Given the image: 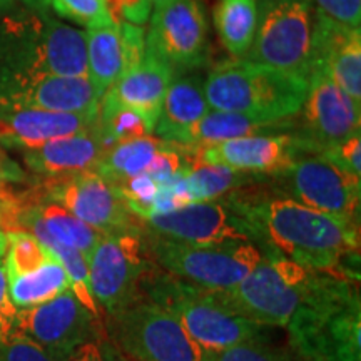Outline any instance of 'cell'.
<instances>
[{
    "instance_id": "13",
    "label": "cell",
    "mask_w": 361,
    "mask_h": 361,
    "mask_svg": "<svg viewBox=\"0 0 361 361\" xmlns=\"http://www.w3.org/2000/svg\"><path fill=\"white\" fill-rule=\"evenodd\" d=\"M34 189L104 234L141 231V219L130 213L117 189L97 173L42 179Z\"/></svg>"
},
{
    "instance_id": "8",
    "label": "cell",
    "mask_w": 361,
    "mask_h": 361,
    "mask_svg": "<svg viewBox=\"0 0 361 361\" xmlns=\"http://www.w3.org/2000/svg\"><path fill=\"white\" fill-rule=\"evenodd\" d=\"M149 259L183 283L201 290H228L243 281L264 252L252 243L197 247L154 236L146 241Z\"/></svg>"
},
{
    "instance_id": "28",
    "label": "cell",
    "mask_w": 361,
    "mask_h": 361,
    "mask_svg": "<svg viewBox=\"0 0 361 361\" xmlns=\"http://www.w3.org/2000/svg\"><path fill=\"white\" fill-rule=\"evenodd\" d=\"M213 20L223 47L234 59H243L255 39L258 0H218Z\"/></svg>"
},
{
    "instance_id": "27",
    "label": "cell",
    "mask_w": 361,
    "mask_h": 361,
    "mask_svg": "<svg viewBox=\"0 0 361 361\" xmlns=\"http://www.w3.org/2000/svg\"><path fill=\"white\" fill-rule=\"evenodd\" d=\"M67 290H71L69 278L64 266L54 256V252L52 258L37 268L7 278L8 298L17 310L34 308L47 303Z\"/></svg>"
},
{
    "instance_id": "5",
    "label": "cell",
    "mask_w": 361,
    "mask_h": 361,
    "mask_svg": "<svg viewBox=\"0 0 361 361\" xmlns=\"http://www.w3.org/2000/svg\"><path fill=\"white\" fill-rule=\"evenodd\" d=\"M316 269L266 251L263 259L236 286L201 290L207 301L259 326H288L313 286Z\"/></svg>"
},
{
    "instance_id": "39",
    "label": "cell",
    "mask_w": 361,
    "mask_h": 361,
    "mask_svg": "<svg viewBox=\"0 0 361 361\" xmlns=\"http://www.w3.org/2000/svg\"><path fill=\"white\" fill-rule=\"evenodd\" d=\"M111 16L114 20L142 25L152 12L151 0H109Z\"/></svg>"
},
{
    "instance_id": "9",
    "label": "cell",
    "mask_w": 361,
    "mask_h": 361,
    "mask_svg": "<svg viewBox=\"0 0 361 361\" xmlns=\"http://www.w3.org/2000/svg\"><path fill=\"white\" fill-rule=\"evenodd\" d=\"M94 300L107 314L141 300V284L149 268L146 239L141 231L104 234L85 256Z\"/></svg>"
},
{
    "instance_id": "35",
    "label": "cell",
    "mask_w": 361,
    "mask_h": 361,
    "mask_svg": "<svg viewBox=\"0 0 361 361\" xmlns=\"http://www.w3.org/2000/svg\"><path fill=\"white\" fill-rule=\"evenodd\" d=\"M0 361H59L42 346L17 331L0 335Z\"/></svg>"
},
{
    "instance_id": "7",
    "label": "cell",
    "mask_w": 361,
    "mask_h": 361,
    "mask_svg": "<svg viewBox=\"0 0 361 361\" xmlns=\"http://www.w3.org/2000/svg\"><path fill=\"white\" fill-rule=\"evenodd\" d=\"M109 340L134 361H207L202 350L178 318L152 301L137 300L107 314Z\"/></svg>"
},
{
    "instance_id": "23",
    "label": "cell",
    "mask_w": 361,
    "mask_h": 361,
    "mask_svg": "<svg viewBox=\"0 0 361 361\" xmlns=\"http://www.w3.org/2000/svg\"><path fill=\"white\" fill-rule=\"evenodd\" d=\"M99 104L101 97L87 78L49 75L12 96L2 111L37 109L84 114V112H97Z\"/></svg>"
},
{
    "instance_id": "16",
    "label": "cell",
    "mask_w": 361,
    "mask_h": 361,
    "mask_svg": "<svg viewBox=\"0 0 361 361\" xmlns=\"http://www.w3.org/2000/svg\"><path fill=\"white\" fill-rule=\"evenodd\" d=\"M300 112V130L295 135L305 154H319L360 133L361 104L355 102L323 71L311 74Z\"/></svg>"
},
{
    "instance_id": "3",
    "label": "cell",
    "mask_w": 361,
    "mask_h": 361,
    "mask_svg": "<svg viewBox=\"0 0 361 361\" xmlns=\"http://www.w3.org/2000/svg\"><path fill=\"white\" fill-rule=\"evenodd\" d=\"M286 328L301 361H361L360 295L345 274L318 271Z\"/></svg>"
},
{
    "instance_id": "33",
    "label": "cell",
    "mask_w": 361,
    "mask_h": 361,
    "mask_svg": "<svg viewBox=\"0 0 361 361\" xmlns=\"http://www.w3.org/2000/svg\"><path fill=\"white\" fill-rule=\"evenodd\" d=\"M207 361H301L295 350L278 348L266 343L264 338L241 343L231 348L209 353Z\"/></svg>"
},
{
    "instance_id": "29",
    "label": "cell",
    "mask_w": 361,
    "mask_h": 361,
    "mask_svg": "<svg viewBox=\"0 0 361 361\" xmlns=\"http://www.w3.org/2000/svg\"><path fill=\"white\" fill-rule=\"evenodd\" d=\"M166 144L168 142L154 135H142V137L116 144L104 154L96 173L111 184L146 173L157 152Z\"/></svg>"
},
{
    "instance_id": "15",
    "label": "cell",
    "mask_w": 361,
    "mask_h": 361,
    "mask_svg": "<svg viewBox=\"0 0 361 361\" xmlns=\"http://www.w3.org/2000/svg\"><path fill=\"white\" fill-rule=\"evenodd\" d=\"M207 47V19L202 0H169L154 7L146 34V51L178 72L204 64Z\"/></svg>"
},
{
    "instance_id": "26",
    "label": "cell",
    "mask_w": 361,
    "mask_h": 361,
    "mask_svg": "<svg viewBox=\"0 0 361 361\" xmlns=\"http://www.w3.org/2000/svg\"><path fill=\"white\" fill-rule=\"evenodd\" d=\"M87 79L102 99L112 84L123 75L124 51L119 22L92 25L85 30Z\"/></svg>"
},
{
    "instance_id": "34",
    "label": "cell",
    "mask_w": 361,
    "mask_h": 361,
    "mask_svg": "<svg viewBox=\"0 0 361 361\" xmlns=\"http://www.w3.org/2000/svg\"><path fill=\"white\" fill-rule=\"evenodd\" d=\"M51 6L62 19L92 27L114 22L109 0H51Z\"/></svg>"
},
{
    "instance_id": "20",
    "label": "cell",
    "mask_w": 361,
    "mask_h": 361,
    "mask_svg": "<svg viewBox=\"0 0 361 361\" xmlns=\"http://www.w3.org/2000/svg\"><path fill=\"white\" fill-rule=\"evenodd\" d=\"M109 149L97 123L82 133L52 139L34 151L24 152V162L30 173L40 179L96 173L99 162Z\"/></svg>"
},
{
    "instance_id": "40",
    "label": "cell",
    "mask_w": 361,
    "mask_h": 361,
    "mask_svg": "<svg viewBox=\"0 0 361 361\" xmlns=\"http://www.w3.org/2000/svg\"><path fill=\"white\" fill-rule=\"evenodd\" d=\"M19 197L20 192H16L11 186H0V228L7 233L16 231Z\"/></svg>"
},
{
    "instance_id": "4",
    "label": "cell",
    "mask_w": 361,
    "mask_h": 361,
    "mask_svg": "<svg viewBox=\"0 0 361 361\" xmlns=\"http://www.w3.org/2000/svg\"><path fill=\"white\" fill-rule=\"evenodd\" d=\"M202 87L213 111L293 119L303 107L310 80L245 59H231L216 66Z\"/></svg>"
},
{
    "instance_id": "30",
    "label": "cell",
    "mask_w": 361,
    "mask_h": 361,
    "mask_svg": "<svg viewBox=\"0 0 361 361\" xmlns=\"http://www.w3.org/2000/svg\"><path fill=\"white\" fill-rule=\"evenodd\" d=\"M256 179H259V174L209 164L191 166L184 176L191 202L221 200L239 188L250 186Z\"/></svg>"
},
{
    "instance_id": "17",
    "label": "cell",
    "mask_w": 361,
    "mask_h": 361,
    "mask_svg": "<svg viewBox=\"0 0 361 361\" xmlns=\"http://www.w3.org/2000/svg\"><path fill=\"white\" fill-rule=\"evenodd\" d=\"M189 166L209 164L269 176L305 154L293 134H261L223 141L211 146H180Z\"/></svg>"
},
{
    "instance_id": "43",
    "label": "cell",
    "mask_w": 361,
    "mask_h": 361,
    "mask_svg": "<svg viewBox=\"0 0 361 361\" xmlns=\"http://www.w3.org/2000/svg\"><path fill=\"white\" fill-rule=\"evenodd\" d=\"M27 8H32V11H45L51 6V0H20Z\"/></svg>"
},
{
    "instance_id": "1",
    "label": "cell",
    "mask_w": 361,
    "mask_h": 361,
    "mask_svg": "<svg viewBox=\"0 0 361 361\" xmlns=\"http://www.w3.org/2000/svg\"><path fill=\"white\" fill-rule=\"evenodd\" d=\"M247 216L256 243L293 263L323 273L345 274L358 258L360 223L313 209L276 191L245 186L226 194Z\"/></svg>"
},
{
    "instance_id": "10",
    "label": "cell",
    "mask_w": 361,
    "mask_h": 361,
    "mask_svg": "<svg viewBox=\"0 0 361 361\" xmlns=\"http://www.w3.org/2000/svg\"><path fill=\"white\" fill-rule=\"evenodd\" d=\"M271 189L301 204L360 223L361 183L319 154L298 157L269 174Z\"/></svg>"
},
{
    "instance_id": "6",
    "label": "cell",
    "mask_w": 361,
    "mask_h": 361,
    "mask_svg": "<svg viewBox=\"0 0 361 361\" xmlns=\"http://www.w3.org/2000/svg\"><path fill=\"white\" fill-rule=\"evenodd\" d=\"M318 8L313 0H258V24L245 61L311 78Z\"/></svg>"
},
{
    "instance_id": "22",
    "label": "cell",
    "mask_w": 361,
    "mask_h": 361,
    "mask_svg": "<svg viewBox=\"0 0 361 361\" xmlns=\"http://www.w3.org/2000/svg\"><path fill=\"white\" fill-rule=\"evenodd\" d=\"M174 78L176 72L166 62L146 51L142 61L134 69L121 75L102 97H109L139 112L154 133L162 101Z\"/></svg>"
},
{
    "instance_id": "46",
    "label": "cell",
    "mask_w": 361,
    "mask_h": 361,
    "mask_svg": "<svg viewBox=\"0 0 361 361\" xmlns=\"http://www.w3.org/2000/svg\"><path fill=\"white\" fill-rule=\"evenodd\" d=\"M151 2H152V6L157 7V6H161V4H164V2H169V0H151Z\"/></svg>"
},
{
    "instance_id": "14",
    "label": "cell",
    "mask_w": 361,
    "mask_h": 361,
    "mask_svg": "<svg viewBox=\"0 0 361 361\" xmlns=\"http://www.w3.org/2000/svg\"><path fill=\"white\" fill-rule=\"evenodd\" d=\"M13 331L37 343L59 361H66L84 343L101 340V316L89 311L67 290L34 308L17 310Z\"/></svg>"
},
{
    "instance_id": "25",
    "label": "cell",
    "mask_w": 361,
    "mask_h": 361,
    "mask_svg": "<svg viewBox=\"0 0 361 361\" xmlns=\"http://www.w3.org/2000/svg\"><path fill=\"white\" fill-rule=\"evenodd\" d=\"M293 119H261V117L211 109L189 133L180 146H211L236 137L261 134H291L296 126Z\"/></svg>"
},
{
    "instance_id": "12",
    "label": "cell",
    "mask_w": 361,
    "mask_h": 361,
    "mask_svg": "<svg viewBox=\"0 0 361 361\" xmlns=\"http://www.w3.org/2000/svg\"><path fill=\"white\" fill-rule=\"evenodd\" d=\"M154 236L197 247L231 246L239 243L256 245L251 221L239 207L224 197L223 201L191 202L164 214L141 219Z\"/></svg>"
},
{
    "instance_id": "2",
    "label": "cell",
    "mask_w": 361,
    "mask_h": 361,
    "mask_svg": "<svg viewBox=\"0 0 361 361\" xmlns=\"http://www.w3.org/2000/svg\"><path fill=\"white\" fill-rule=\"evenodd\" d=\"M49 75L87 78L84 30L32 8L0 17V111Z\"/></svg>"
},
{
    "instance_id": "37",
    "label": "cell",
    "mask_w": 361,
    "mask_h": 361,
    "mask_svg": "<svg viewBox=\"0 0 361 361\" xmlns=\"http://www.w3.org/2000/svg\"><path fill=\"white\" fill-rule=\"evenodd\" d=\"M316 8L331 20L351 29H360L361 0H314Z\"/></svg>"
},
{
    "instance_id": "44",
    "label": "cell",
    "mask_w": 361,
    "mask_h": 361,
    "mask_svg": "<svg viewBox=\"0 0 361 361\" xmlns=\"http://www.w3.org/2000/svg\"><path fill=\"white\" fill-rule=\"evenodd\" d=\"M7 247H8V234L7 231H4V229L0 228V261H4V258H6Z\"/></svg>"
},
{
    "instance_id": "24",
    "label": "cell",
    "mask_w": 361,
    "mask_h": 361,
    "mask_svg": "<svg viewBox=\"0 0 361 361\" xmlns=\"http://www.w3.org/2000/svg\"><path fill=\"white\" fill-rule=\"evenodd\" d=\"M211 111L204 87L197 78L176 79L171 82L154 133L162 141L180 146L184 135Z\"/></svg>"
},
{
    "instance_id": "32",
    "label": "cell",
    "mask_w": 361,
    "mask_h": 361,
    "mask_svg": "<svg viewBox=\"0 0 361 361\" xmlns=\"http://www.w3.org/2000/svg\"><path fill=\"white\" fill-rule=\"evenodd\" d=\"M45 247H49L54 252V256L61 261L64 266L67 278H69V286L71 291L74 293L75 298L82 303L89 311H92L94 314L101 316L102 311L99 310V306L94 300L92 291H90V283H89V269H87V259L85 255L74 250V247L59 245L56 241H45L42 243Z\"/></svg>"
},
{
    "instance_id": "18",
    "label": "cell",
    "mask_w": 361,
    "mask_h": 361,
    "mask_svg": "<svg viewBox=\"0 0 361 361\" xmlns=\"http://www.w3.org/2000/svg\"><path fill=\"white\" fill-rule=\"evenodd\" d=\"M16 231L30 233L40 243L56 241L59 245L74 247L85 256L104 236V233L75 218L64 206L40 196L34 188L20 192Z\"/></svg>"
},
{
    "instance_id": "38",
    "label": "cell",
    "mask_w": 361,
    "mask_h": 361,
    "mask_svg": "<svg viewBox=\"0 0 361 361\" xmlns=\"http://www.w3.org/2000/svg\"><path fill=\"white\" fill-rule=\"evenodd\" d=\"M66 361H128L107 338L84 343L67 356Z\"/></svg>"
},
{
    "instance_id": "11",
    "label": "cell",
    "mask_w": 361,
    "mask_h": 361,
    "mask_svg": "<svg viewBox=\"0 0 361 361\" xmlns=\"http://www.w3.org/2000/svg\"><path fill=\"white\" fill-rule=\"evenodd\" d=\"M152 295V303L173 313L188 335L207 353H218L241 343L264 338V326L213 305L191 284L178 283L169 288L162 279Z\"/></svg>"
},
{
    "instance_id": "41",
    "label": "cell",
    "mask_w": 361,
    "mask_h": 361,
    "mask_svg": "<svg viewBox=\"0 0 361 361\" xmlns=\"http://www.w3.org/2000/svg\"><path fill=\"white\" fill-rule=\"evenodd\" d=\"M17 308L12 305L7 291V278L4 269V261H0V335L13 329V319H16Z\"/></svg>"
},
{
    "instance_id": "45",
    "label": "cell",
    "mask_w": 361,
    "mask_h": 361,
    "mask_svg": "<svg viewBox=\"0 0 361 361\" xmlns=\"http://www.w3.org/2000/svg\"><path fill=\"white\" fill-rule=\"evenodd\" d=\"M12 4V0H0V12H7V8H11Z\"/></svg>"
},
{
    "instance_id": "31",
    "label": "cell",
    "mask_w": 361,
    "mask_h": 361,
    "mask_svg": "<svg viewBox=\"0 0 361 361\" xmlns=\"http://www.w3.org/2000/svg\"><path fill=\"white\" fill-rule=\"evenodd\" d=\"M99 129L111 147L152 133V128L139 112L109 97H102L99 104Z\"/></svg>"
},
{
    "instance_id": "19",
    "label": "cell",
    "mask_w": 361,
    "mask_h": 361,
    "mask_svg": "<svg viewBox=\"0 0 361 361\" xmlns=\"http://www.w3.org/2000/svg\"><path fill=\"white\" fill-rule=\"evenodd\" d=\"M313 71L326 72L355 102L361 104V29L338 24L318 11Z\"/></svg>"
},
{
    "instance_id": "42",
    "label": "cell",
    "mask_w": 361,
    "mask_h": 361,
    "mask_svg": "<svg viewBox=\"0 0 361 361\" xmlns=\"http://www.w3.org/2000/svg\"><path fill=\"white\" fill-rule=\"evenodd\" d=\"M25 179V174L16 162L11 161L0 146V186H11L12 183H20Z\"/></svg>"
},
{
    "instance_id": "21",
    "label": "cell",
    "mask_w": 361,
    "mask_h": 361,
    "mask_svg": "<svg viewBox=\"0 0 361 361\" xmlns=\"http://www.w3.org/2000/svg\"><path fill=\"white\" fill-rule=\"evenodd\" d=\"M99 123L97 112L67 114L37 109L0 112V146L19 151H34L52 139L82 133Z\"/></svg>"
},
{
    "instance_id": "36",
    "label": "cell",
    "mask_w": 361,
    "mask_h": 361,
    "mask_svg": "<svg viewBox=\"0 0 361 361\" xmlns=\"http://www.w3.org/2000/svg\"><path fill=\"white\" fill-rule=\"evenodd\" d=\"M319 156L335 164L345 173L358 176L361 178V134L351 135L350 139L343 141L336 146L324 149Z\"/></svg>"
}]
</instances>
